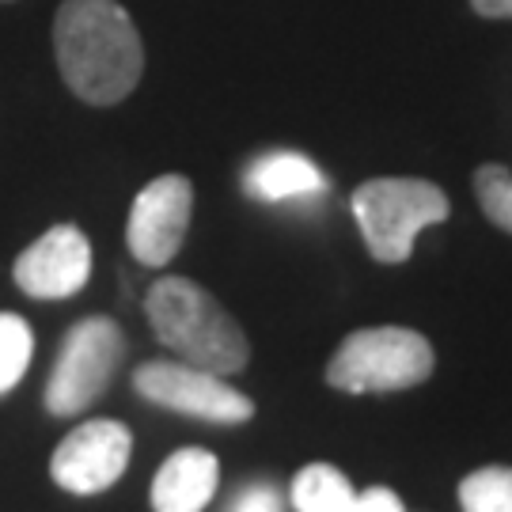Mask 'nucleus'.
<instances>
[{
  "instance_id": "1",
  "label": "nucleus",
  "mask_w": 512,
  "mask_h": 512,
  "mask_svg": "<svg viewBox=\"0 0 512 512\" xmlns=\"http://www.w3.org/2000/svg\"><path fill=\"white\" fill-rule=\"evenodd\" d=\"M57 69L92 107L122 103L145 73V46L118 0H65L54 19Z\"/></svg>"
},
{
  "instance_id": "2",
  "label": "nucleus",
  "mask_w": 512,
  "mask_h": 512,
  "mask_svg": "<svg viewBox=\"0 0 512 512\" xmlns=\"http://www.w3.org/2000/svg\"><path fill=\"white\" fill-rule=\"evenodd\" d=\"M148 323L179 361L217 376H239L251 361L247 334L213 293L186 277H160L145 296Z\"/></svg>"
},
{
  "instance_id": "3",
  "label": "nucleus",
  "mask_w": 512,
  "mask_h": 512,
  "mask_svg": "<svg viewBox=\"0 0 512 512\" xmlns=\"http://www.w3.org/2000/svg\"><path fill=\"white\" fill-rule=\"evenodd\" d=\"M433 346L410 327H361L334 349L327 384L346 395L406 391L433 376Z\"/></svg>"
},
{
  "instance_id": "4",
  "label": "nucleus",
  "mask_w": 512,
  "mask_h": 512,
  "mask_svg": "<svg viewBox=\"0 0 512 512\" xmlns=\"http://www.w3.org/2000/svg\"><path fill=\"white\" fill-rule=\"evenodd\" d=\"M353 217L368 255L399 266L414 251V239L448 217V198L429 179H368L353 190Z\"/></svg>"
},
{
  "instance_id": "5",
  "label": "nucleus",
  "mask_w": 512,
  "mask_h": 512,
  "mask_svg": "<svg viewBox=\"0 0 512 512\" xmlns=\"http://www.w3.org/2000/svg\"><path fill=\"white\" fill-rule=\"evenodd\" d=\"M126 357L122 327L107 315L80 319L57 349L54 372L46 380V410L54 418H76L107 391Z\"/></svg>"
},
{
  "instance_id": "6",
  "label": "nucleus",
  "mask_w": 512,
  "mask_h": 512,
  "mask_svg": "<svg viewBox=\"0 0 512 512\" xmlns=\"http://www.w3.org/2000/svg\"><path fill=\"white\" fill-rule=\"evenodd\" d=\"M133 387L148 403L213 425H243L255 414V403L228 384V376L205 372L186 361H148L133 372Z\"/></svg>"
},
{
  "instance_id": "7",
  "label": "nucleus",
  "mask_w": 512,
  "mask_h": 512,
  "mask_svg": "<svg viewBox=\"0 0 512 512\" xmlns=\"http://www.w3.org/2000/svg\"><path fill=\"white\" fill-rule=\"evenodd\" d=\"M129 452H133V433L122 421H84L57 444L50 475L69 494H103L129 467Z\"/></svg>"
},
{
  "instance_id": "8",
  "label": "nucleus",
  "mask_w": 512,
  "mask_h": 512,
  "mask_svg": "<svg viewBox=\"0 0 512 512\" xmlns=\"http://www.w3.org/2000/svg\"><path fill=\"white\" fill-rule=\"evenodd\" d=\"M194 213V186L186 175H160L133 198L126 243L141 266H167L183 251Z\"/></svg>"
},
{
  "instance_id": "9",
  "label": "nucleus",
  "mask_w": 512,
  "mask_h": 512,
  "mask_svg": "<svg viewBox=\"0 0 512 512\" xmlns=\"http://www.w3.org/2000/svg\"><path fill=\"white\" fill-rule=\"evenodd\" d=\"M16 285L35 300L76 296L92 277V243L76 224H57L16 258Z\"/></svg>"
},
{
  "instance_id": "10",
  "label": "nucleus",
  "mask_w": 512,
  "mask_h": 512,
  "mask_svg": "<svg viewBox=\"0 0 512 512\" xmlns=\"http://www.w3.org/2000/svg\"><path fill=\"white\" fill-rule=\"evenodd\" d=\"M220 482V463L205 448H179L164 459L152 478V509L156 512H202Z\"/></svg>"
},
{
  "instance_id": "11",
  "label": "nucleus",
  "mask_w": 512,
  "mask_h": 512,
  "mask_svg": "<svg viewBox=\"0 0 512 512\" xmlns=\"http://www.w3.org/2000/svg\"><path fill=\"white\" fill-rule=\"evenodd\" d=\"M243 190L255 202L277 205V202H304V198H319L327 194V179L323 171L311 164L304 152L293 148H274L255 156L247 171H243Z\"/></svg>"
},
{
  "instance_id": "12",
  "label": "nucleus",
  "mask_w": 512,
  "mask_h": 512,
  "mask_svg": "<svg viewBox=\"0 0 512 512\" xmlns=\"http://www.w3.org/2000/svg\"><path fill=\"white\" fill-rule=\"evenodd\" d=\"M293 505L300 512H353L357 490L338 467L330 463H308L293 478Z\"/></svg>"
},
{
  "instance_id": "13",
  "label": "nucleus",
  "mask_w": 512,
  "mask_h": 512,
  "mask_svg": "<svg viewBox=\"0 0 512 512\" xmlns=\"http://www.w3.org/2000/svg\"><path fill=\"white\" fill-rule=\"evenodd\" d=\"M463 512H512V467H482L459 482Z\"/></svg>"
},
{
  "instance_id": "14",
  "label": "nucleus",
  "mask_w": 512,
  "mask_h": 512,
  "mask_svg": "<svg viewBox=\"0 0 512 512\" xmlns=\"http://www.w3.org/2000/svg\"><path fill=\"white\" fill-rule=\"evenodd\" d=\"M31 353H35V334L27 327V319L4 311L0 315V395L23 380V372L31 365Z\"/></svg>"
},
{
  "instance_id": "15",
  "label": "nucleus",
  "mask_w": 512,
  "mask_h": 512,
  "mask_svg": "<svg viewBox=\"0 0 512 512\" xmlns=\"http://www.w3.org/2000/svg\"><path fill=\"white\" fill-rule=\"evenodd\" d=\"M475 198L482 213L501 232H512V171L501 164H482L475 171Z\"/></svg>"
},
{
  "instance_id": "16",
  "label": "nucleus",
  "mask_w": 512,
  "mask_h": 512,
  "mask_svg": "<svg viewBox=\"0 0 512 512\" xmlns=\"http://www.w3.org/2000/svg\"><path fill=\"white\" fill-rule=\"evenodd\" d=\"M228 512H285V505L270 482H251L228 501Z\"/></svg>"
},
{
  "instance_id": "17",
  "label": "nucleus",
  "mask_w": 512,
  "mask_h": 512,
  "mask_svg": "<svg viewBox=\"0 0 512 512\" xmlns=\"http://www.w3.org/2000/svg\"><path fill=\"white\" fill-rule=\"evenodd\" d=\"M353 512H406V509L403 501H399V494H391L387 486H372L365 494H357Z\"/></svg>"
},
{
  "instance_id": "18",
  "label": "nucleus",
  "mask_w": 512,
  "mask_h": 512,
  "mask_svg": "<svg viewBox=\"0 0 512 512\" xmlns=\"http://www.w3.org/2000/svg\"><path fill=\"white\" fill-rule=\"evenodd\" d=\"M471 8L486 19H512V0H471Z\"/></svg>"
}]
</instances>
